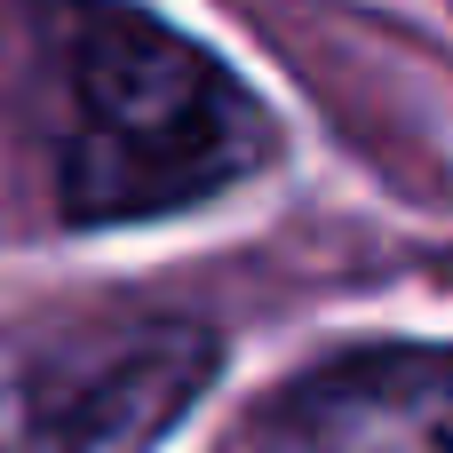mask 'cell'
Returning a JSON list of instances; mask_svg holds the SVG:
<instances>
[{
    "instance_id": "2",
    "label": "cell",
    "mask_w": 453,
    "mask_h": 453,
    "mask_svg": "<svg viewBox=\"0 0 453 453\" xmlns=\"http://www.w3.org/2000/svg\"><path fill=\"white\" fill-rule=\"evenodd\" d=\"M215 334L191 319H143L127 334L64 342V358L16 382V422L32 453H143L207 390Z\"/></svg>"
},
{
    "instance_id": "1",
    "label": "cell",
    "mask_w": 453,
    "mask_h": 453,
    "mask_svg": "<svg viewBox=\"0 0 453 453\" xmlns=\"http://www.w3.org/2000/svg\"><path fill=\"white\" fill-rule=\"evenodd\" d=\"M48 175L72 223H143L231 191L279 143L263 96L135 0L32 8Z\"/></svg>"
},
{
    "instance_id": "3",
    "label": "cell",
    "mask_w": 453,
    "mask_h": 453,
    "mask_svg": "<svg viewBox=\"0 0 453 453\" xmlns=\"http://www.w3.org/2000/svg\"><path fill=\"white\" fill-rule=\"evenodd\" d=\"M247 453H453V350L382 342L287 382Z\"/></svg>"
}]
</instances>
